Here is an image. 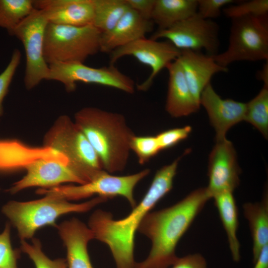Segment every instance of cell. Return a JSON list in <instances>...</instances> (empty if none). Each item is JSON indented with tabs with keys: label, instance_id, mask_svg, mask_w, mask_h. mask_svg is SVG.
<instances>
[{
	"label": "cell",
	"instance_id": "1",
	"mask_svg": "<svg viewBox=\"0 0 268 268\" xmlns=\"http://www.w3.org/2000/svg\"><path fill=\"white\" fill-rule=\"evenodd\" d=\"M181 158L156 171L142 199L126 217L115 220L111 213L100 209L90 216L89 227L94 238L108 246L117 268H134L135 232L145 215L171 190Z\"/></svg>",
	"mask_w": 268,
	"mask_h": 268
},
{
	"label": "cell",
	"instance_id": "36",
	"mask_svg": "<svg viewBox=\"0 0 268 268\" xmlns=\"http://www.w3.org/2000/svg\"><path fill=\"white\" fill-rule=\"evenodd\" d=\"M131 9L137 12L143 18L151 20V16L155 0H126Z\"/></svg>",
	"mask_w": 268,
	"mask_h": 268
},
{
	"label": "cell",
	"instance_id": "32",
	"mask_svg": "<svg viewBox=\"0 0 268 268\" xmlns=\"http://www.w3.org/2000/svg\"><path fill=\"white\" fill-rule=\"evenodd\" d=\"M21 54L18 49H14L6 67L0 73V117L3 114L2 102L21 60Z\"/></svg>",
	"mask_w": 268,
	"mask_h": 268
},
{
	"label": "cell",
	"instance_id": "20",
	"mask_svg": "<svg viewBox=\"0 0 268 268\" xmlns=\"http://www.w3.org/2000/svg\"><path fill=\"white\" fill-rule=\"evenodd\" d=\"M57 227L67 248L68 268H93L87 251L89 241L94 239L92 230L74 218Z\"/></svg>",
	"mask_w": 268,
	"mask_h": 268
},
{
	"label": "cell",
	"instance_id": "30",
	"mask_svg": "<svg viewBox=\"0 0 268 268\" xmlns=\"http://www.w3.org/2000/svg\"><path fill=\"white\" fill-rule=\"evenodd\" d=\"M130 149L136 155L138 162L143 165L161 151L156 136L134 135L130 143Z\"/></svg>",
	"mask_w": 268,
	"mask_h": 268
},
{
	"label": "cell",
	"instance_id": "4",
	"mask_svg": "<svg viewBox=\"0 0 268 268\" xmlns=\"http://www.w3.org/2000/svg\"><path fill=\"white\" fill-rule=\"evenodd\" d=\"M107 199L97 197L85 202L73 203L67 200L45 196L26 202L10 201L2 208V213L16 228L21 240L33 237L39 228L48 225L57 227L56 219L70 212H86Z\"/></svg>",
	"mask_w": 268,
	"mask_h": 268
},
{
	"label": "cell",
	"instance_id": "35",
	"mask_svg": "<svg viewBox=\"0 0 268 268\" xmlns=\"http://www.w3.org/2000/svg\"><path fill=\"white\" fill-rule=\"evenodd\" d=\"M171 266V268H207L206 260L199 253L178 257Z\"/></svg>",
	"mask_w": 268,
	"mask_h": 268
},
{
	"label": "cell",
	"instance_id": "3",
	"mask_svg": "<svg viewBox=\"0 0 268 268\" xmlns=\"http://www.w3.org/2000/svg\"><path fill=\"white\" fill-rule=\"evenodd\" d=\"M74 122L95 151L104 170L112 174L125 169L135 134L122 114L86 107L75 113Z\"/></svg>",
	"mask_w": 268,
	"mask_h": 268
},
{
	"label": "cell",
	"instance_id": "24",
	"mask_svg": "<svg viewBox=\"0 0 268 268\" xmlns=\"http://www.w3.org/2000/svg\"><path fill=\"white\" fill-rule=\"evenodd\" d=\"M198 0H155L151 20L157 30L166 29L196 14Z\"/></svg>",
	"mask_w": 268,
	"mask_h": 268
},
{
	"label": "cell",
	"instance_id": "2",
	"mask_svg": "<svg viewBox=\"0 0 268 268\" xmlns=\"http://www.w3.org/2000/svg\"><path fill=\"white\" fill-rule=\"evenodd\" d=\"M211 199L206 187L195 190L174 205L148 212L138 232L151 241L147 257L134 268H168L178 258L176 248L181 238Z\"/></svg>",
	"mask_w": 268,
	"mask_h": 268
},
{
	"label": "cell",
	"instance_id": "5",
	"mask_svg": "<svg viewBox=\"0 0 268 268\" xmlns=\"http://www.w3.org/2000/svg\"><path fill=\"white\" fill-rule=\"evenodd\" d=\"M102 33L92 24L74 26L48 23L44 37L46 63H84L100 52Z\"/></svg>",
	"mask_w": 268,
	"mask_h": 268
},
{
	"label": "cell",
	"instance_id": "17",
	"mask_svg": "<svg viewBox=\"0 0 268 268\" xmlns=\"http://www.w3.org/2000/svg\"><path fill=\"white\" fill-rule=\"evenodd\" d=\"M177 60L183 69L186 81L196 102L200 106V97L213 75L226 72L228 68L218 65L212 56L190 50H181Z\"/></svg>",
	"mask_w": 268,
	"mask_h": 268
},
{
	"label": "cell",
	"instance_id": "25",
	"mask_svg": "<svg viewBox=\"0 0 268 268\" xmlns=\"http://www.w3.org/2000/svg\"><path fill=\"white\" fill-rule=\"evenodd\" d=\"M92 25L102 33L110 31L129 9L126 0H93Z\"/></svg>",
	"mask_w": 268,
	"mask_h": 268
},
{
	"label": "cell",
	"instance_id": "37",
	"mask_svg": "<svg viewBox=\"0 0 268 268\" xmlns=\"http://www.w3.org/2000/svg\"><path fill=\"white\" fill-rule=\"evenodd\" d=\"M254 264L253 268H268V244L263 248Z\"/></svg>",
	"mask_w": 268,
	"mask_h": 268
},
{
	"label": "cell",
	"instance_id": "18",
	"mask_svg": "<svg viewBox=\"0 0 268 268\" xmlns=\"http://www.w3.org/2000/svg\"><path fill=\"white\" fill-rule=\"evenodd\" d=\"M44 158L67 159L49 146L34 147L15 139H0V172L26 169Z\"/></svg>",
	"mask_w": 268,
	"mask_h": 268
},
{
	"label": "cell",
	"instance_id": "9",
	"mask_svg": "<svg viewBox=\"0 0 268 268\" xmlns=\"http://www.w3.org/2000/svg\"><path fill=\"white\" fill-rule=\"evenodd\" d=\"M48 21L39 10L34 9L13 30L11 35L22 43L26 58L24 84L31 90L47 80L49 66L44 55V37Z\"/></svg>",
	"mask_w": 268,
	"mask_h": 268
},
{
	"label": "cell",
	"instance_id": "13",
	"mask_svg": "<svg viewBox=\"0 0 268 268\" xmlns=\"http://www.w3.org/2000/svg\"><path fill=\"white\" fill-rule=\"evenodd\" d=\"M26 170V175L14 183L8 190L11 194H14L32 187L48 188L67 182L79 185L87 183L85 179L67 160L42 159L32 164Z\"/></svg>",
	"mask_w": 268,
	"mask_h": 268
},
{
	"label": "cell",
	"instance_id": "12",
	"mask_svg": "<svg viewBox=\"0 0 268 268\" xmlns=\"http://www.w3.org/2000/svg\"><path fill=\"white\" fill-rule=\"evenodd\" d=\"M110 54V65H114L120 59L131 56L150 67L149 76L136 86L137 90L146 91L160 71L178 59L181 50L168 41H158L144 37L117 48Z\"/></svg>",
	"mask_w": 268,
	"mask_h": 268
},
{
	"label": "cell",
	"instance_id": "7",
	"mask_svg": "<svg viewBox=\"0 0 268 268\" xmlns=\"http://www.w3.org/2000/svg\"><path fill=\"white\" fill-rule=\"evenodd\" d=\"M231 19L227 50L212 57L220 66L242 61L268 60V25L266 17L245 16Z\"/></svg>",
	"mask_w": 268,
	"mask_h": 268
},
{
	"label": "cell",
	"instance_id": "8",
	"mask_svg": "<svg viewBox=\"0 0 268 268\" xmlns=\"http://www.w3.org/2000/svg\"><path fill=\"white\" fill-rule=\"evenodd\" d=\"M149 173V169H145L131 175L116 176L102 170L85 184L41 188L36 193L67 201L80 200L93 195L107 199L121 196L127 199L134 208L136 205L134 197V189Z\"/></svg>",
	"mask_w": 268,
	"mask_h": 268
},
{
	"label": "cell",
	"instance_id": "31",
	"mask_svg": "<svg viewBox=\"0 0 268 268\" xmlns=\"http://www.w3.org/2000/svg\"><path fill=\"white\" fill-rule=\"evenodd\" d=\"M20 251L13 250L10 241V226L6 223L0 233V268H17V261Z\"/></svg>",
	"mask_w": 268,
	"mask_h": 268
},
{
	"label": "cell",
	"instance_id": "11",
	"mask_svg": "<svg viewBox=\"0 0 268 268\" xmlns=\"http://www.w3.org/2000/svg\"><path fill=\"white\" fill-rule=\"evenodd\" d=\"M218 35L217 23L196 13L167 29L157 30L150 38L155 40L165 38L180 50H204L207 55L213 56L218 54Z\"/></svg>",
	"mask_w": 268,
	"mask_h": 268
},
{
	"label": "cell",
	"instance_id": "16",
	"mask_svg": "<svg viewBox=\"0 0 268 268\" xmlns=\"http://www.w3.org/2000/svg\"><path fill=\"white\" fill-rule=\"evenodd\" d=\"M48 23L74 26L92 24L93 0H33Z\"/></svg>",
	"mask_w": 268,
	"mask_h": 268
},
{
	"label": "cell",
	"instance_id": "15",
	"mask_svg": "<svg viewBox=\"0 0 268 268\" xmlns=\"http://www.w3.org/2000/svg\"><path fill=\"white\" fill-rule=\"evenodd\" d=\"M200 102V105L205 108L215 130L216 141L226 138L228 131L244 120L246 103L222 99L215 92L211 83L201 92Z\"/></svg>",
	"mask_w": 268,
	"mask_h": 268
},
{
	"label": "cell",
	"instance_id": "23",
	"mask_svg": "<svg viewBox=\"0 0 268 268\" xmlns=\"http://www.w3.org/2000/svg\"><path fill=\"white\" fill-rule=\"evenodd\" d=\"M244 215L248 220L253 240V261L257 260L263 248L268 244V195L266 192L261 201L246 202Z\"/></svg>",
	"mask_w": 268,
	"mask_h": 268
},
{
	"label": "cell",
	"instance_id": "10",
	"mask_svg": "<svg viewBox=\"0 0 268 268\" xmlns=\"http://www.w3.org/2000/svg\"><path fill=\"white\" fill-rule=\"evenodd\" d=\"M48 80L62 83L67 92L75 90L77 82L112 87L128 94L134 92V81L114 65L96 68L83 63H56L49 65Z\"/></svg>",
	"mask_w": 268,
	"mask_h": 268
},
{
	"label": "cell",
	"instance_id": "29",
	"mask_svg": "<svg viewBox=\"0 0 268 268\" xmlns=\"http://www.w3.org/2000/svg\"><path fill=\"white\" fill-rule=\"evenodd\" d=\"M223 12L231 19L245 16L266 17L268 12V0H253L232 4L224 8Z\"/></svg>",
	"mask_w": 268,
	"mask_h": 268
},
{
	"label": "cell",
	"instance_id": "33",
	"mask_svg": "<svg viewBox=\"0 0 268 268\" xmlns=\"http://www.w3.org/2000/svg\"><path fill=\"white\" fill-rule=\"evenodd\" d=\"M192 131V127L186 126L182 128L169 129L156 135L161 150L174 146L187 138Z\"/></svg>",
	"mask_w": 268,
	"mask_h": 268
},
{
	"label": "cell",
	"instance_id": "6",
	"mask_svg": "<svg viewBox=\"0 0 268 268\" xmlns=\"http://www.w3.org/2000/svg\"><path fill=\"white\" fill-rule=\"evenodd\" d=\"M44 145L62 154L87 181L103 170L95 151L70 117H59L44 137Z\"/></svg>",
	"mask_w": 268,
	"mask_h": 268
},
{
	"label": "cell",
	"instance_id": "27",
	"mask_svg": "<svg viewBox=\"0 0 268 268\" xmlns=\"http://www.w3.org/2000/svg\"><path fill=\"white\" fill-rule=\"evenodd\" d=\"M244 121L251 124L266 138L268 137V86L246 103Z\"/></svg>",
	"mask_w": 268,
	"mask_h": 268
},
{
	"label": "cell",
	"instance_id": "38",
	"mask_svg": "<svg viewBox=\"0 0 268 268\" xmlns=\"http://www.w3.org/2000/svg\"><path fill=\"white\" fill-rule=\"evenodd\" d=\"M257 77L264 82V86H268V62L264 65L262 68L257 73Z\"/></svg>",
	"mask_w": 268,
	"mask_h": 268
},
{
	"label": "cell",
	"instance_id": "21",
	"mask_svg": "<svg viewBox=\"0 0 268 268\" xmlns=\"http://www.w3.org/2000/svg\"><path fill=\"white\" fill-rule=\"evenodd\" d=\"M166 68L169 74L165 110L172 117L188 116L199 109L186 81L182 67L177 60Z\"/></svg>",
	"mask_w": 268,
	"mask_h": 268
},
{
	"label": "cell",
	"instance_id": "34",
	"mask_svg": "<svg viewBox=\"0 0 268 268\" xmlns=\"http://www.w3.org/2000/svg\"><path fill=\"white\" fill-rule=\"evenodd\" d=\"M234 0H198L197 13L202 18L211 19L221 14L223 6L233 4Z\"/></svg>",
	"mask_w": 268,
	"mask_h": 268
},
{
	"label": "cell",
	"instance_id": "28",
	"mask_svg": "<svg viewBox=\"0 0 268 268\" xmlns=\"http://www.w3.org/2000/svg\"><path fill=\"white\" fill-rule=\"evenodd\" d=\"M21 250L32 260L36 268H68L67 260L59 258L52 260L47 257L42 250L39 240L33 238L32 244L21 241Z\"/></svg>",
	"mask_w": 268,
	"mask_h": 268
},
{
	"label": "cell",
	"instance_id": "26",
	"mask_svg": "<svg viewBox=\"0 0 268 268\" xmlns=\"http://www.w3.org/2000/svg\"><path fill=\"white\" fill-rule=\"evenodd\" d=\"M34 9L33 0H0V27L11 35Z\"/></svg>",
	"mask_w": 268,
	"mask_h": 268
},
{
	"label": "cell",
	"instance_id": "14",
	"mask_svg": "<svg viewBox=\"0 0 268 268\" xmlns=\"http://www.w3.org/2000/svg\"><path fill=\"white\" fill-rule=\"evenodd\" d=\"M240 172L232 143L226 138L216 141L209 156L208 185L206 187L211 199L221 192H233L239 184Z\"/></svg>",
	"mask_w": 268,
	"mask_h": 268
},
{
	"label": "cell",
	"instance_id": "19",
	"mask_svg": "<svg viewBox=\"0 0 268 268\" xmlns=\"http://www.w3.org/2000/svg\"><path fill=\"white\" fill-rule=\"evenodd\" d=\"M153 24L152 20L143 18L129 8L110 31L101 34L100 52L110 53L117 48L145 37L153 29Z\"/></svg>",
	"mask_w": 268,
	"mask_h": 268
},
{
	"label": "cell",
	"instance_id": "22",
	"mask_svg": "<svg viewBox=\"0 0 268 268\" xmlns=\"http://www.w3.org/2000/svg\"><path fill=\"white\" fill-rule=\"evenodd\" d=\"M212 199L225 231L232 259L238 262L240 260V244L237 236L238 211L233 192H221L214 195Z\"/></svg>",
	"mask_w": 268,
	"mask_h": 268
}]
</instances>
